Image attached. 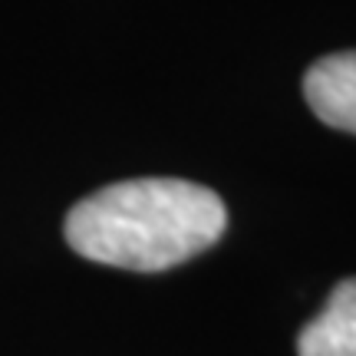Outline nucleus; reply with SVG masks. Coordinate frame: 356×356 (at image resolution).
<instances>
[{
    "label": "nucleus",
    "instance_id": "1",
    "mask_svg": "<svg viewBox=\"0 0 356 356\" xmlns=\"http://www.w3.org/2000/svg\"><path fill=\"white\" fill-rule=\"evenodd\" d=\"M228 228L211 188L185 178H132L99 188L66 215V241L86 261L159 274L208 251Z\"/></svg>",
    "mask_w": 356,
    "mask_h": 356
},
{
    "label": "nucleus",
    "instance_id": "3",
    "mask_svg": "<svg viewBox=\"0 0 356 356\" xmlns=\"http://www.w3.org/2000/svg\"><path fill=\"white\" fill-rule=\"evenodd\" d=\"M300 356H356V277L337 284L327 307L297 337Z\"/></svg>",
    "mask_w": 356,
    "mask_h": 356
},
{
    "label": "nucleus",
    "instance_id": "2",
    "mask_svg": "<svg viewBox=\"0 0 356 356\" xmlns=\"http://www.w3.org/2000/svg\"><path fill=\"white\" fill-rule=\"evenodd\" d=\"M304 96L320 122L356 136V50L317 60L304 76Z\"/></svg>",
    "mask_w": 356,
    "mask_h": 356
}]
</instances>
